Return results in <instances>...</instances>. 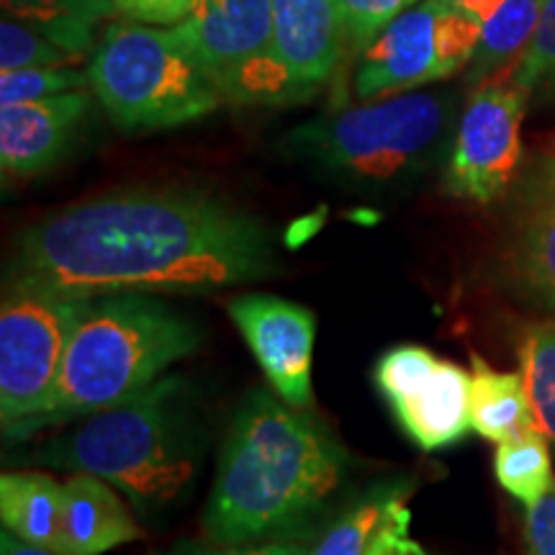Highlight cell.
Segmentation results:
<instances>
[{"label": "cell", "mask_w": 555, "mask_h": 555, "mask_svg": "<svg viewBox=\"0 0 555 555\" xmlns=\"http://www.w3.org/2000/svg\"><path fill=\"white\" fill-rule=\"evenodd\" d=\"M93 298L34 275H5L0 304V420L9 440L34 435L50 409L69 337Z\"/></svg>", "instance_id": "obj_7"}, {"label": "cell", "mask_w": 555, "mask_h": 555, "mask_svg": "<svg viewBox=\"0 0 555 555\" xmlns=\"http://www.w3.org/2000/svg\"><path fill=\"white\" fill-rule=\"evenodd\" d=\"M198 345V324L163 298L139 291L95 296L69 337L52 404L37 429L134 399Z\"/></svg>", "instance_id": "obj_4"}, {"label": "cell", "mask_w": 555, "mask_h": 555, "mask_svg": "<svg viewBox=\"0 0 555 555\" xmlns=\"http://www.w3.org/2000/svg\"><path fill=\"white\" fill-rule=\"evenodd\" d=\"M88 78L108 119L127 134L183 127L224 103L172 26H106Z\"/></svg>", "instance_id": "obj_6"}, {"label": "cell", "mask_w": 555, "mask_h": 555, "mask_svg": "<svg viewBox=\"0 0 555 555\" xmlns=\"http://www.w3.org/2000/svg\"><path fill=\"white\" fill-rule=\"evenodd\" d=\"M527 95L509 80H489L474 88L455 124L446 189L450 196L491 204L509 189L522 159Z\"/></svg>", "instance_id": "obj_11"}, {"label": "cell", "mask_w": 555, "mask_h": 555, "mask_svg": "<svg viewBox=\"0 0 555 555\" xmlns=\"http://www.w3.org/2000/svg\"><path fill=\"white\" fill-rule=\"evenodd\" d=\"M227 311L278 397L296 409L311 406L317 317L301 304L268 294L234 296Z\"/></svg>", "instance_id": "obj_12"}, {"label": "cell", "mask_w": 555, "mask_h": 555, "mask_svg": "<svg viewBox=\"0 0 555 555\" xmlns=\"http://www.w3.org/2000/svg\"><path fill=\"white\" fill-rule=\"evenodd\" d=\"M412 494L414 481L404 476L371 483L343 506L335 522L309 547V555H365L388 519L404 509Z\"/></svg>", "instance_id": "obj_19"}, {"label": "cell", "mask_w": 555, "mask_h": 555, "mask_svg": "<svg viewBox=\"0 0 555 555\" xmlns=\"http://www.w3.org/2000/svg\"><path fill=\"white\" fill-rule=\"evenodd\" d=\"M206 455L196 391L163 376L134 399L86 416L73 433L47 442L34 461L90 474L119 489L137 515L155 517L185 502Z\"/></svg>", "instance_id": "obj_3"}, {"label": "cell", "mask_w": 555, "mask_h": 555, "mask_svg": "<svg viewBox=\"0 0 555 555\" xmlns=\"http://www.w3.org/2000/svg\"><path fill=\"white\" fill-rule=\"evenodd\" d=\"M73 57L52 44L44 34L31 24L5 13L0 21V69H29V67H67Z\"/></svg>", "instance_id": "obj_24"}, {"label": "cell", "mask_w": 555, "mask_h": 555, "mask_svg": "<svg viewBox=\"0 0 555 555\" xmlns=\"http://www.w3.org/2000/svg\"><path fill=\"white\" fill-rule=\"evenodd\" d=\"M0 555H60L54 551H47V547L24 543V540L13 535V532L3 530L0 532Z\"/></svg>", "instance_id": "obj_33"}, {"label": "cell", "mask_w": 555, "mask_h": 555, "mask_svg": "<svg viewBox=\"0 0 555 555\" xmlns=\"http://www.w3.org/2000/svg\"><path fill=\"white\" fill-rule=\"evenodd\" d=\"M3 9L44 34L69 57L93 50V26L116 13L114 0H3Z\"/></svg>", "instance_id": "obj_21"}, {"label": "cell", "mask_w": 555, "mask_h": 555, "mask_svg": "<svg viewBox=\"0 0 555 555\" xmlns=\"http://www.w3.org/2000/svg\"><path fill=\"white\" fill-rule=\"evenodd\" d=\"M525 547L527 555H555V489L527 506Z\"/></svg>", "instance_id": "obj_30"}, {"label": "cell", "mask_w": 555, "mask_h": 555, "mask_svg": "<svg viewBox=\"0 0 555 555\" xmlns=\"http://www.w3.org/2000/svg\"><path fill=\"white\" fill-rule=\"evenodd\" d=\"M409 519H412L409 506L399 509L397 515L388 519L384 530L378 532V538L373 540L365 555H429L409 532Z\"/></svg>", "instance_id": "obj_31"}, {"label": "cell", "mask_w": 555, "mask_h": 555, "mask_svg": "<svg viewBox=\"0 0 555 555\" xmlns=\"http://www.w3.org/2000/svg\"><path fill=\"white\" fill-rule=\"evenodd\" d=\"M332 3L337 5L339 16H343L350 50L360 54L401 11H406L416 0H332Z\"/></svg>", "instance_id": "obj_27"}, {"label": "cell", "mask_w": 555, "mask_h": 555, "mask_svg": "<svg viewBox=\"0 0 555 555\" xmlns=\"http://www.w3.org/2000/svg\"><path fill=\"white\" fill-rule=\"evenodd\" d=\"M9 273L86 296L206 294L275 273L258 219L191 189H129L50 214L18 237Z\"/></svg>", "instance_id": "obj_1"}, {"label": "cell", "mask_w": 555, "mask_h": 555, "mask_svg": "<svg viewBox=\"0 0 555 555\" xmlns=\"http://www.w3.org/2000/svg\"><path fill=\"white\" fill-rule=\"evenodd\" d=\"M273 47L298 99L307 101L335 75L350 41L332 0H273Z\"/></svg>", "instance_id": "obj_14"}, {"label": "cell", "mask_w": 555, "mask_h": 555, "mask_svg": "<svg viewBox=\"0 0 555 555\" xmlns=\"http://www.w3.org/2000/svg\"><path fill=\"white\" fill-rule=\"evenodd\" d=\"M470 429L496 446L540 429L522 373L494 371L474 356L470 360Z\"/></svg>", "instance_id": "obj_18"}, {"label": "cell", "mask_w": 555, "mask_h": 555, "mask_svg": "<svg viewBox=\"0 0 555 555\" xmlns=\"http://www.w3.org/2000/svg\"><path fill=\"white\" fill-rule=\"evenodd\" d=\"M347 476L343 442L314 414L253 388L229 422L204 509L217 545L296 540L335 502Z\"/></svg>", "instance_id": "obj_2"}, {"label": "cell", "mask_w": 555, "mask_h": 555, "mask_svg": "<svg viewBox=\"0 0 555 555\" xmlns=\"http://www.w3.org/2000/svg\"><path fill=\"white\" fill-rule=\"evenodd\" d=\"M553 448L543 429L517 435L496 446L494 476L509 496L532 506L555 489Z\"/></svg>", "instance_id": "obj_22"}, {"label": "cell", "mask_w": 555, "mask_h": 555, "mask_svg": "<svg viewBox=\"0 0 555 555\" xmlns=\"http://www.w3.org/2000/svg\"><path fill=\"white\" fill-rule=\"evenodd\" d=\"M450 93L409 90L317 116L283 137L291 157L358 191H399L446 155L453 134Z\"/></svg>", "instance_id": "obj_5"}, {"label": "cell", "mask_w": 555, "mask_h": 555, "mask_svg": "<svg viewBox=\"0 0 555 555\" xmlns=\"http://www.w3.org/2000/svg\"><path fill=\"white\" fill-rule=\"evenodd\" d=\"M506 278L527 301L555 311V159L519 211L506 247Z\"/></svg>", "instance_id": "obj_15"}, {"label": "cell", "mask_w": 555, "mask_h": 555, "mask_svg": "<svg viewBox=\"0 0 555 555\" xmlns=\"http://www.w3.org/2000/svg\"><path fill=\"white\" fill-rule=\"evenodd\" d=\"M380 397L416 448L442 450L470 433V373L422 345H399L373 371Z\"/></svg>", "instance_id": "obj_10"}, {"label": "cell", "mask_w": 555, "mask_h": 555, "mask_svg": "<svg viewBox=\"0 0 555 555\" xmlns=\"http://www.w3.org/2000/svg\"><path fill=\"white\" fill-rule=\"evenodd\" d=\"M481 21L437 0H416L360 52L352 93L378 101L453 78L468 67Z\"/></svg>", "instance_id": "obj_9"}, {"label": "cell", "mask_w": 555, "mask_h": 555, "mask_svg": "<svg viewBox=\"0 0 555 555\" xmlns=\"http://www.w3.org/2000/svg\"><path fill=\"white\" fill-rule=\"evenodd\" d=\"M509 82L525 95L555 90V0H545L535 37L512 67Z\"/></svg>", "instance_id": "obj_26"}, {"label": "cell", "mask_w": 555, "mask_h": 555, "mask_svg": "<svg viewBox=\"0 0 555 555\" xmlns=\"http://www.w3.org/2000/svg\"><path fill=\"white\" fill-rule=\"evenodd\" d=\"M519 373H522L538 425L555 455V319L532 324L519 343Z\"/></svg>", "instance_id": "obj_23"}, {"label": "cell", "mask_w": 555, "mask_h": 555, "mask_svg": "<svg viewBox=\"0 0 555 555\" xmlns=\"http://www.w3.org/2000/svg\"><path fill=\"white\" fill-rule=\"evenodd\" d=\"M307 540H270V543L217 545V543H180L165 555H309Z\"/></svg>", "instance_id": "obj_28"}, {"label": "cell", "mask_w": 555, "mask_h": 555, "mask_svg": "<svg viewBox=\"0 0 555 555\" xmlns=\"http://www.w3.org/2000/svg\"><path fill=\"white\" fill-rule=\"evenodd\" d=\"M65 483L37 470H11L0 478V522L24 543L60 553Z\"/></svg>", "instance_id": "obj_17"}, {"label": "cell", "mask_w": 555, "mask_h": 555, "mask_svg": "<svg viewBox=\"0 0 555 555\" xmlns=\"http://www.w3.org/2000/svg\"><path fill=\"white\" fill-rule=\"evenodd\" d=\"M437 3H446L450 9L468 13V16H474L476 21H481L483 24V21L496 11L504 0H437Z\"/></svg>", "instance_id": "obj_32"}, {"label": "cell", "mask_w": 555, "mask_h": 555, "mask_svg": "<svg viewBox=\"0 0 555 555\" xmlns=\"http://www.w3.org/2000/svg\"><path fill=\"white\" fill-rule=\"evenodd\" d=\"M142 538L114 486L90 474L65 481L60 555H103Z\"/></svg>", "instance_id": "obj_16"}, {"label": "cell", "mask_w": 555, "mask_h": 555, "mask_svg": "<svg viewBox=\"0 0 555 555\" xmlns=\"http://www.w3.org/2000/svg\"><path fill=\"white\" fill-rule=\"evenodd\" d=\"M224 103H298L273 47V0H193L191 16L172 26Z\"/></svg>", "instance_id": "obj_8"}, {"label": "cell", "mask_w": 555, "mask_h": 555, "mask_svg": "<svg viewBox=\"0 0 555 555\" xmlns=\"http://www.w3.org/2000/svg\"><path fill=\"white\" fill-rule=\"evenodd\" d=\"M88 88L44 101L0 106V165L5 178H37L57 168L90 114Z\"/></svg>", "instance_id": "obj_13"}, {"label": "cell", "mask_w": 555, "mask_h": 555, "mask_svg": "<svg viewBox=\"0 0 555 555\" xmlns=\"http://www.w3.org/2000/svg\"><path fill=\"white\" fill-rule=\"evenodd\" d=\"M90 88L88 73L75 67H29L0 75V106L44 101L52 95Z\"/></svg>", "instance_id": "obj_25"}, {"label": "cell", "mask_w": 555, "mask_h": 555, "mask_svg": "<svg viewBox=\"0 0 555 555\" xmlns=\"http://www.w3.org/2000/svg\"><path fill=\"white\" fill-rule=\"evenodd\" d=\"M545 0H504L499 9L483 21L481 39L474 60L466 67V86L478 88L496 80L502 73H512L522 57L532 37H535Z\"/></svg>", "instance_id": "obj_20"}, {"label": "cell", "mask_w": 555, "mask_h": 555, "mask_svg": "<svg viewBox=\"0 0 555 555\" xmlns=\"http://www.w3.org/2000/svg\"><path fill=\"white\" fill-rule=\"evenodd\" d=\"M129 21L150 26H176L191 16L193 0H114Z\"/></svg>", "instance_id": "obj_29"}]
</instances>
